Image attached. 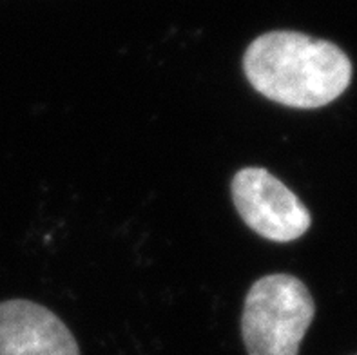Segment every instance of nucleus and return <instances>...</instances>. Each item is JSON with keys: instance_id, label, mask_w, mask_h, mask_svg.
Returning a JSON list of instances; mask_svg holds the SVG:
<instances>
[{"instance_id": "obj_1", "label": "nucleus", "mask_w": 357, "mask_h": 355, "mask_svg": "<svg viewBox=\"0 0 357 355\" xmlns=\"http://www.w3.org/2000/svg\"><path fill=\"white\" fill-rule=\"evenodd\" d=\"M250 86L265 98L294 109H317L343 95L352 62L340 45L298 31H268L243 54Z\"/></svg>"}, {"instance_id": "obj_2", "label": "nucleus", "mask_w": 357, "mask_h": 355, "mask_svg": "<svg viewBox=\"0 0 357 355\" xmlns=\"http://www.w3.org/2000/svg\"><path fill=\"white\" fill-rule=\"evenodd\" d=\"M316 314L303 281L289 274L258 279L245 297L241 335L249 355H298Z\"/></svg>"}, {"instance_id": "obj_3", "label": "nucleus", "mask_w": 357, "mask_h": 355, "mask_svg": "<svg viewBox=\"0 0 357 355\" xmlns=\"http://www.w3.org/2000/svg\"><path fill=\"white\" fill-rule=\"evenodd\" d=\"M232 202L247 227L271 241H294L312 223L305 203L261 167H247L236 172Z\"/></svg>"}, {"instance_id": "obj_4", "label": "nucleus", "mask_w": 357, "mask_h": 355, "mask_svg": "<svg viewBox=\"0 0 357 355\" xmlns=\"http://www.w3.org/2000/svg\"><path fill=\"white\" fill-rule=\"evenodd\" d=\"M0 355H80L73 333L45 306L0 303Z\"/></svg>"}]
</instances>
